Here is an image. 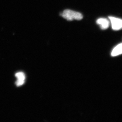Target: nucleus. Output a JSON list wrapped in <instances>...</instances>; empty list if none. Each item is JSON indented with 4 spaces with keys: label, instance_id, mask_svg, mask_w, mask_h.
<instances>
[{
    "label": "nucleus",
    "instance_id": "423d86ee",
    "mask_svg": "<svg viewBox=\"0 0 122 122\" xmlns=\"http://www.w3.org/2000/svg\"><path fill=\"white\" fill-rule=\"evenodd\" d=\"M25 82V80H17L16 82V86H20L21 85H23Z\"/></svg>",
    "mask_w": 122,
    "mask_h": 122
},
{
    "label": "nucleus",
    "instance_id": "39448f33",
    "mask_svg": "<svg viewBox=\"0 0 122 122\" xmlns=\"http://www.w3.org/2000/svg\"><path fill=\"white\" fill-rule=\"evenodd\" d=\"M17 80H25V74L22 72H19L16 74L15 75Z\"/></svg>",
    "mask_w": 122,
    "mask_h": 122
},
{
    "label": "nucleus",
    "instance_id": "f03ea898",
    "mask_svg": "<svg viewBox=\"0 0 122 122\" xmlns=\"http://www.w3.org/2000/svg\"><path fill=\"white\" fill-rule=\"evenodd\" d=\"M112 28L115 30H119L122 29V19L114 17L112 16L109 17Z\"/></svg>",
    "mask_w": 122,
    "mask_h": 122
},
{
    "label": "nucleus",
    "instance_id": "f257e3e1",
    "mask_svg": "<svg viewBox=\"0 0 122 122\" xmlns=\"http://www.w3.org/2000/svg\"><path fill=\"white\" fill-rule=\"evenodd\" d=\"M61 15L67 21H72L73 20H81L83 18L82 14L70 10H65L61 14Z\"/></svg>",
    "mask_w": 122,
    "mask_h": 122
},
{
    "label": "nucleus",
    "instance_id": "20e7f679",
    "mask_svg": "<svg viewBox=\"0 0 122 122\" xmlns=\"http://www.w3.org/2000/svg\"><path fill=\"white\" fill-rule=\"evenodd\" d=\"M122 54V43L116 46L112 51L111 55L112 56H116Z\"/></svg>",
    "mask_w": 122,
    "mask_h": 122
},
{
    "label": "nucleus",
    "instance_id": "7ed1b4c3",
    "mask_svg": "<svg viewBox=\"0 0 122 122\" xmlns=\"http://www.w3.org/2000/svg\"><path fill=\"white\" fill-rule=\"evenodd\" d=\"M96 23L100 26V28L102 30H105L110 26V21L106 18H101L96 21Z\"/></svg>",
    "mask_w": 122,
    "mask_h": 122
}]
</instances>
